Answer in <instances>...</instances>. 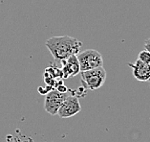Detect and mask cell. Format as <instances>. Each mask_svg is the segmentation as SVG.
Here are the masks:
<instances>
[{
  "mask_svg": "<svg viewBox=\"0 0 150 142\" xmlns=\"http://www.w3.org/2000/svg\"><path fill=\"white\" fill-rule=\"evenodd\" d=\"M128 66L132 68V73L136 80L140 82H150V64L137 59L134 64H128Z\"/></svg>",
  "mask_w": 150,
  "mask_h": 142,
  "instance_id": "cell-6",
  "label": "cell"
},
{
  "mask_svg": "<svg viewBox=\"0 0 150 142\" xmlns=\"http://www.w3.org/2000/svg\"><path fill=\"white\" fill-rule=\"evenodd\" d=\"M139 60H141L142 61H144V64H150V52H148L147 50H142L139 53Z\"/></svg>",
  "mask_w": 150,
  "mask_h": 142,
  "instance_id": "cell-8",
  "label": "cell"
},
{
  "mask_svg": "<svg viewBox=\"0 0 150 142\" xmlns=\"http://www.w3.org/2000/svg\"><path fill=\"white\" fill-rule=\"evenodd\" d=\"M80 111H81V107H80L79 98L74 95H68L58 110L57 115L60 118H69L78 114Z\"/></svg>",
  "mask_w": 150,
  "mask_h": 142,
  "instance_id": "cell-5",
  "label": "cell"
},
{
  "mask_svg": "<svg viewBox=\"0 0 150 142\" xmlns=\"http://www.w3.org/2000/svg\"><path fill=\"white\" fill-rule=\"evenodd\" d=\"M80 72L89 71L102 66V55L95 49H87L78 54Z\"/></svg>",
  "mask_w": 150,
  "mask_h": 142,
  "instance_id": "cell-2",
  "label": "cell"
},
{
  "mask_svg": "<svg viewBox=\"0 0 150 142\" xmlns=\"http://www.w3.org/2000/svg\"><path fill=\"white\" fill-rule=\"evenodd\" d=\"M46 47L56 59V63L67 60L73 55H78L82 43L79 39L69 36L52 37L47 39Z\"/></svg>",
  "mask_w": 150,
  "mask_h": 142,
  "instance_id": "cell-1",
  "label": "cell"
},
{
  "mask_svg": "<svg viewBox=\"0 0 150 142\" xmlns=\"http://www.w3.org/2000/svg\"><path fill=\"white\" fill-rule=\"evenodd\" d=\"M59 63H61L60 69L62 71V74H63V79L74 77L80 72L78 55H73L70 58H68L67 60L61 61Z\"/></svg>",
  "mask_w": 150,
  "mask_h": 142,
  "instance_id": "cell-7",
  "label": "cell"
},
{
  "mask_svg": "<svg viewBox=\"0 0 150 142\" xmlns=\"http://www.w3.org/2000/svg\"><path fill=\"white\" fill-rule=\"evenodd\" d=\"M82 82L91 90L100 88L106 81V71L103 66L92 69L89 71L80 72Z\"/></svg>",
  "mask_w": 150,
  "mask_h": 142,
  "instance_id": "cell-3",
  "label": "cell"
},
{
  "mask_svg": "<svg viewBox=\"0 0 150 142\" xmlns=\"http://www.w3.org/2000/svg\"><path fill=\"white\" fill-rule=\"evenodd\" d=\"M67 97V93L60 92L57 88H53L51 91L46 94L44 101V110L51 115H57L62 103Z\"/></svg>",
  "mask_w": 150,
  "mask_h": 142,
  "instance_id": "cell-4",
  "label": "cell"
},
{
  "mask_svg": "<svg viewBox=\"0 0 150 142\" xmlns=\"http://www.w3.org/2000/svg\"><path fill=\"white\" fill-rule=\"evenodd\" d=\"M144 48H145V50H147L148 52H150V38L145 41V42H144Z\"/></svg>",
  "mask_w": 150,
  "mask_h": 142,
  "instance_id": "cell-9",
  "label": "cell"
}]
</instances>
